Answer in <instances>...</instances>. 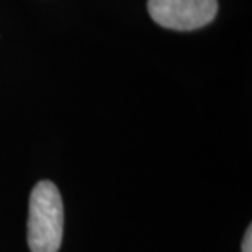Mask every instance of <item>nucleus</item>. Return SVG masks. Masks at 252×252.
Here are the masks:
<instances>
[{"label": "nucleus", "mask_w": 252, "mask_h": 252, "mask_svg": "<svg viewBox=\"0 0 252 252\" xmlns=\"http://www.w3.org/2000/svg\"><path fill=\"white\" fill-rule=\"evenodd\" d=\"M28 211L30 251L58 252L63 243L64 208L56 185L49 180H41L34 185Z\"/></svg>", "instance_id": "f257e3e1"}, {"label": "nucleus", "mask_w": 252, "mask_h": 252, "mask_svg": "<svg viewBox=\"0 0 252 252\" xmlns=\"http://www.w3.org/2000/svg\"><path fill=\"white\" fill-rule=\"evenodd\" d=\"M151 18L175 32H191L211 23L218 12V0H148Z\"/></svg>", "instance_id": "f03ea898"}, {"label": "nucleus", "mask_w": 252, "mask_h": 252, "mask_svg": "<svg viewBox=\"0 0 252 252\" xmlns=\"http://www.w3.org/2000/svg\"><path fill=\"white\" fill-rule=\"evenodd\" d=\"M243 252H252V228L249 226L243 241Z\"/></svg>", "instance_id": "7ed1b4c3"}]
</instances>
